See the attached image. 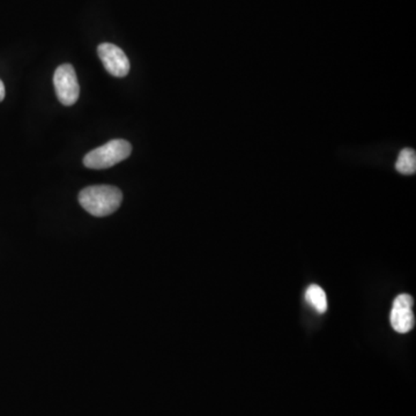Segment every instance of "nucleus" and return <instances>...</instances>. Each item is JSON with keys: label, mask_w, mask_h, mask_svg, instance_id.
<instances>
[{"label": "nucleus", "mask_w": 416, "mask_h": 416, "mask_svg": "<svg viewBox=\"0 0 416 416\" xmlns=\"http://www.w3.org/2000/svg\"><path fill=\"white\" fill-rule=\"evenodd\" d=\"M123 193L111 185H93L79 193L80 205L89 214L96 217H108L120 208Z\"/></svg>", "instance_id": "f257e3e1"}, {"label": "nucleus", "mask_w": 416, "mask_h": 416, "mask_svg": "<svg viewBox=\"0 0 416 416\" xmlns=\"http://www.w3.org/2000/svg\"><path fill=\"white\" fill-rule=\"evenodd\" d=\"M132 146L129 141L115 139L89 152L83 157V165L89 169H107L118 165L131 155Z\"/></svg>", "instance_id": "f03ea898"}, {"label": "nucleus", "mask_w": 416, "mask_h": 416, "mask_svg": "<svg viewBox=\"0 0 416 416\" xmlns=\"http://www.w3.org/2000/svg\"><path fill=\"white\" fill-rule=\"evenodd\" d=\"M56 95L61 104L66 107L73 105L78 101L80 94L77 73L71 64H63L56 70L53 76Z\"/></svg>", "instance_id": "7ed1b4c3"}, {"label": "nucleus", "mask_w": 416, "mask_h": 416, "mask_svg": "<svg viewBox=\"0 0 416 416\" xmlns=\"http://www.w3.org/2000/svg\"><path fill=\"white\" fill-rule=\"evenodd\" d=\"M98 57L105 70L116 78H124L130 72V61L125 52L111 43H102L98 48Z\"/></svg>", "instance_id": "20e7f679"}, {"label": "nucleus", "mask_w": 416, "mask_h": 416, "mask_svg": "<svg viewBox=\"0 0 416 416\" xmlns=\"http://www.w3.org/2000/svg\"><path fill=\"white\" fill-rule=\"evenodd\" d=\"M390 321L393 330L398 333H408L413 330L415 325V317L413 311L408 308H392Z\"/></svg>", "instance_id": "39448f33"}, {"label": "nucleus", "mask_w": 416, "mask_h": 416, "mask_svg": "<svg viewBox=\"0 0 416 416\" xmlns=\"http://www.w3.org/2000/svg\"><path fill=\"white\" fill-rule=\"evenodd\" d=\"M397 172L402 175H413L416 172V154L412 148H405L399 153L395 163Z\"/></svg>", "instance_id": "423d86ee"}, {"label": "nucleus", "mask_w": 416, "mask_h": 416, "mask_svg": "<svg viewBox=\"0 0 416 416\" xmlns=\"http://www.w3.org/2000/svg\"><path fill=\"white\" fill-rule=\"evenodd\" d=\"M306 300L310 306H313L321 313H324L328 310L326 294L319 286L312 285L306 289Z\"/></svg>", "instance_id": "0eeeda50"}, {"label": "nucleus", "mask_w": 416, "mask_h": 416, "mask_svg": "<svg viewBox=\"0 0 416 416\" xmlns=\"http://www.w3.org/2000/svg\"><path fill=\"white\" fill-rule=\"evenodd\" d=\"M413 304V297L407 294H401L393 302V308H408V309H412Z\"/></svg>", "instance_id": "6e6552de"}, {"label": "nucleus", "mask_w": 416, "mask_h": 416, "mask_svg": "<svg viewBox=\"0 0 416 416\" xmlns=\"http://www.w3.org/2000/svg\"><path fill=\"white\" fill-rule=\"evenodd\" d=\"M5 86H4V83L0 80V102L4 101V98H5Z\"/></svg>", "instance_id": "1a4fd4ad"}]
</instances>
